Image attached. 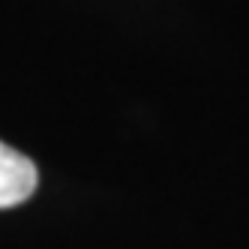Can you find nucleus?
<instances>
[{
  "label": "nucleus",
  "mask_w": 249,
  "mask_h": 249,
  "mask_svg": "<svg viewBox=\"0 0 249 249\" xmlns=\"http://www.w3.org/2000/svg\"><path fill=\"white\" fill-rule=\"evenodd\" d=\"M36 165L0 141V210L27 201L36 189Z\"/></svg>",
  "instance_id": "1"
}]
</instances>
